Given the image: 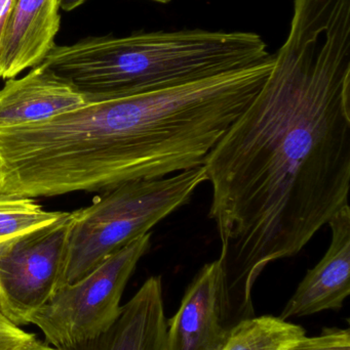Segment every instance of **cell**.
<instances>
[{"instance_id":"cell-10","label":"cell","mask_w":350,"mask_h":350,"mask_svg":"<svg viewBox=\"0 0 350 350\" xmlns=\"http://www.w3.org/2000/svg\"><path fill=\"white\" fill-rule=\"evenodd\" d=\"M86 104L82 94L42 63L24 77L6 80L0 90V127L40 122Z\"/></svg>"},{"instance_id":"cell-1","label":"cell","mask_w":350,"mask_h":350,"mask_svg":"<svg viewBox=\"0 0 350 350\" xmlns=\"http://www.w3.org/2000/svg\"><path fill=\"white\" fill-rule=\"evenodd\" d=\"M203 167L238 324L263 271L349 207L350 0H294L273 71Z\"/></svg>"},{"instance_id":"cell-2","label":"cell","mask_w":350,"mask_h":350,"mask_svg":"<svg viewBox=\"0 0 350 350\" xmlns=\"http://www.w3.org/2000/svg\"><path fill=\"white\" fill-rule=\"evenodd\" d=\"M271 73L268 64L0 127V193L109 191L201 167Z\"/></svg>"},{"instance_id":"cell-12","label":"cell","mask_w":350,"mask_h":350,"mask_svg":"<svg viewBox=\"0 0 350 350\" xmlns=\"http://www.w3.org/2000/svg\"><path fill=\"white\" fill-rule=\"evenodd\" d=\"M304 336L303 327L279 317H253L232 328L221 350H287Z\"/></svg>"},{"instance_id":"cell-4","label":"cell","mask_w":350,"mask_h":350,"mask_svg":"<svg viewBox=\"0 0 350 350\" xmlns=\"http://www.w3.org/2000/svg\"><path fill=\"white\" fill-rule=\"evenodd\" d=\"M208 181L203 166L117 185L73 214L63 284L79 281L109 256L188 203Z\"/></svg>"},{"instance_id":"cell-11","label":"cell","mask_w":350,"mask_h":350,"mask_svg":"<svg viewBox=\"0 0 350 350\" xmlns=\"http://www.w3.org/2000/svg\"><path fill=\"white\" fill-rule=\"evenodd\" d=\"M78 350H166L162 279L150 277L121 308L114 324Z\"/></svg>"},{"instance_id":"cell-16","label":"cell","mask_w":350,"mask_h":350,"mask_svg":"<svg viewBox=\"0 0 350 350\" xmlns=\"http://www.w3.org/2000/svg\"><path fill=\"white\" fill-rule=\"evenodd\" d=\"M88 0H59L60 8L65 12H71L75 8H79L82 4L86 3ZM150 1L158 2L160 4L170 3L171 0H150Z\"/></svg>"},{"instance_id":"cell-6","label":"cell","mask_w":350,"mask_h":350,"mask_svg":"<svg viewBox=\"0 0 350 350\" xmlns=\"http://www.w3.org/2000/svg\"><path fill=\"white\" fill-rule=\"evenodd\" d=\"M73 214L0 243V312L12 324H30L63 284Z\"/></svg>"},{"instance_id":"cell-17","label":"cell","mask_w":350,"mask_h":350,"mask_svg":"<svg viewBox=\"0 0 350 350\" xmlns=\"http://www.w3.org/2000/svg\"><path fill=\"white\" fill-rule=\"evenodd\" d=\"M12 0H0V42H1L10 8H12Z\"/></svg>"},{"instance_id":"cell-3","label":"cell","mask_w":350,"mask_h":350,"mask_svg":"<svg viewBox=\"0 0 350 350\" xmlns=\"http://www.w3.org/2000/svg\"><path fill=\"white\" fill-rule=\"evenodd\" d=\"M271 57L257 33L184 29L88 37L55 45L42 63L96 103L184 85Z\"/></svg>"},{"instance_id":"cell-15","label":"cell","mask_w":350,"mask_h":350,"mask_svg":"<svg viewBox=\"0 0 350 350\" xmlns=\"http://www.w3.org/2000/svg\"><path fill=\"white\" fill-rule=\"evenodd\" d=\"M287 350H350L349 328H325L316 336H304Z\"/></svg>"},{"instance_id":"cell-7","label":"cell","mask_w":350,"mask_h":350,"mask_svg":"<svg viewBox=\"0 0 350 350\" xmlns=\"http://www.w3.org/2000/svg\"><path fill=\"white\" fill-rule=\"evenodd\" d=\"M219 259L203 265L166 320V350H221L234 328Z\"/></svg>"},{"instance_id":"cell-8","label":"cell","mask_w":350,"mask_h":350,"mask_svg":"<svg viewBox=\"0 0 350 350\" xmlns=\"http://www.w3.org/2000/svg\"><path fill=\"white\" fill-rule=\"evenodd\" d=\"M331 242L320 262L310 269L279 318H304L338 312L350 294V206L329 221Z\"/></svg>"},{"instance_id":"cell-9","label":"cell","mask_w":350,"mask_h":350,"mask_svg":"<svg viewBox=\"0 0 350 350\" xmlns=\"http://www.w3.org/2000/svg\"><path fill=\"white\" fill-rule=\"evenodd\" d=\"M61 27L59 0H12L0 42V79L42 64Z\"/></svg>"},{"instance_id":"cell-5","label":"cell","mask_w":350,"mask_h":350,"mask_svg":"<svg viewBox=\"0 0 350 350\" xmlns=\"http://www.w3.org/2000/svg\"><path fill=\"white\" fill-rule=\"evenodd\" d=\"M151 246V232L136 239L79 281L64 284L30 320L47 345L78 350L106 332L121 312V297L140 259Z\"/></svg>"},{"instance_id":"cell-13","label":"cell","mask_w":350,"mask_h":350,"mask_svg":"<svg viewBox=\"0 0 350 350\" xmlns=\"http://www.w3.org/2000/svg\"><path fill=\"white\" fill-rule=\"evenodd\" d=\"M63 214L45 211L34 198L0 193V243L51 224Z\"/></svg>"},{"instance_id":"cell-14","label":"cell","mask_w":350,"mask_h":350,"mask_svg":"<svg viewBox=\"0 0 350 350\" xmlns=\"http://www.w3.org/2000/svg\"><path fill=\"white\" fill-rule=\"evenodd\" d=\"M0 350H60L12 324L0 312Z\"/></svg>"}]
</instances>
